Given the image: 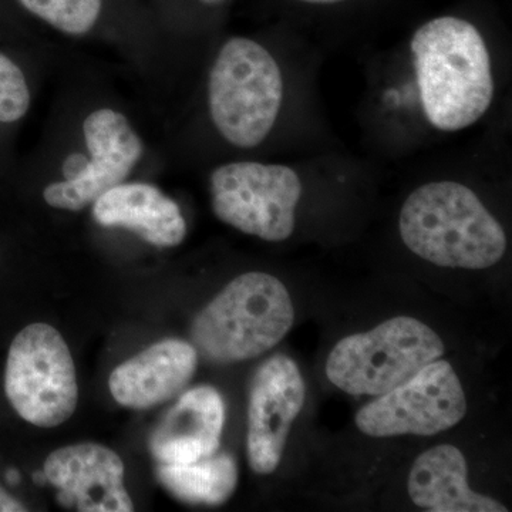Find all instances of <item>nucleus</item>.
Segmentation results:
<instances>
[{
	"label": "nucleus",
	"mask_w": 512,
	"mask_h": 512,
	"mask_svg": "<svg viewBox=\"0 0 512 512\" xmlns=\"http://www.w3.org/2000/svg\"><path fill=\"white\" fill-rule=\"evenodd\" d=\"M96 57L56 56V89L29 165L47 208L77 214L114 185L165 165L150 107L127 97Z\"/></svg>",
	"instance_id": "obj_1"
},
{
	"label": "nucleus",
	"mask_w": 512,
	"mask_h": 512,
	"mask_svg": "<svg viewBox=\"0 0 512 512\" xmlns=\"http://www.w3.org/2000/svg\"><path fill=\"white\" fill-rule=\"evenodd\" d=\"M26 20L33 47L87 55V49L116 56L160 113L177 83L180 64L158 29L146 0H12Z\"/></svg>",
	"instance_id": "obj_2"
},
{
	"label": "nucleus",
	"mask_w": 512,
	"mask_h": 512,
	"mask_svg": "<svg viewBox=\"0 0 512 512\" xmlns=\"http://www.w3.org/2000/svg\"><path fill=\"white\" fill-rule=\"evenodd\" d=\"M414 69L424 114L441 131L473 126L490 109L494 77L481 33L467 20L443 16L412 39Z\"/></svg>",
	"instance_id": "obj_3"
},
{
	"label": "nucleus",
	"mask_w": 512,
	"mask_h": 512,
	"mask_svg": "<svg viewBox=\"0 0 512 512\" xmlns=\"http://www.w3.org/2000/svg\"><path fill=\"white\" fill-rule=\"evenodd\" d=\"M404 245L443 268H490L503 259L507 237L476 192L454 181L421 185L403 204Z\"/></svg>",
	"instance_id": "obj_4"
},
{
	"label": "nucleus",
	"mask_w": 512,
	"mask_h": 512,
	"mask_svg": "<svg viewBox=\"0 0 512 512\" xmlns=\"http://www.w3.org/2000/svg\"><path fill=\"white\" fill-rule=\"evenodd\" d=\"M204 94L205 113L217 136L235 150H255L274 130L284 79L264 45L232 36L212 57Z\"/></svg>",
	"instance_id": "obj_5"
},
{
	"label": "nucleus",
	"mask_w": 512,
	"mask_h": 512,
	"mask_svg": "<svg viewBox=\"0 0 512 512\" xmlns=\"http://www.w3.org/2000/svg\"><path fill=\"white\" fill-rule=\"evenodd\" d=\"M295 309L275 276L248 272L227 286L195 318L191 339L202 356L234 363L264 355L291 330Z\"/></svg>",
	"instance_id": "obj_6"
},
{
	"label": "nucleus",
	"mask_w": 512,
	"mask_h": 512,
	"mask_svg": "<svg viewBox=\"0 0 512 512\" xmlns=\"http://www.w3.org/2000/svg\"><path fill=\"white\" fill-rule=\"evenodd\" d=\"M443 355V340L429 325L397 316L340 340L326 362V376L353 396H382Z\"/></svg>",
	"instance_id": "obj_7"
},
{
	"label": "nucleus",
	"mask_w": 512,
	"mask_h": 512,
	"mask_svg": "<svg viewBox=\"0 0 512 512\" xmlns=\"http://www.w3.org/2000/svg\"><path fill=\"white\" fill-rule=\"evenodd\" d=\"M5 393L16 413L33 426H60L76 412V367L69 346L53 326L32 323L13 339Z\"/></svg>",
	"instance_id": "obj_8"
},
{
	"label": "nucleus",
	"mask_w": 512,
	"mask_h": 512,
	"mask_svg": "<svg viewBox=\"0 0 512 512\" xmlns=\"http://www.w3.org/2000/svg\"><path fill=\"white\" fill-rule=\"evenodd\" d=\"M215 217L242 234L282 242L295 229L302 183L292 168L259 161H228L210 174Z\"/></svg>",
	"instance_id": "obj_9"
},
{
	"label": "nucleus",
	"mask_w": 512,
	"mask_h": 512,
	"mask_svg": "<svg viewBox=\"0 0 512 512\" xmlns=\"http://www.w3.org/2000/svg\"><path fill=\"white\" fill-rule=\"evenodd\" d=\"M466 413V393L457 373L446 360L437 359L362 407L355 421L370 437L434 436L456 426Z\"/></svg>",
	"instance_id": "obj_10"
},
{
	"label": "nucleus",
	"mask_w": 512,
	"mask_h": 512,
	"mask_svg": "<svg viewBox=\"0 0 512 512\" xmlns=\"http://www.w3.org/2000/svg\"><path fill=\"white\" fill-rule=\"evenodd\" d=\"M305 396L301 370L291 357L276 355L256 370L249 390L247 440L254 473L265 476L278 468Z\"/></svg>",
	"instance_id": "obj_11"
},
{
	"label": "nucleus",
	"mask_w": 512,
	"mask_h": 512,
	"mask_svg": "<svg viewBox=\"0 0 512 512\" xmlns=\"http://www.w3.org/2000/svg\"><path fill=\"white\" fill-rule=\"evenodd\" d=\"M47 481L57 488V503L80 512H131L134 504L124 487L123 460L109 447L80 443L47 457Z\"/></svg>",
	"instance_id": "obj_12"
},
{
	"label": "nucleus",
	"mask_w": 512,
	"mask_h": 512,
	"mask_svg": "<svg viewBox=\"0 0 512 512\" xmlns=\"http://www.w3.org/2000/svg\"><path fill=\"white\" fill-rule=\"evenodd\" d=\"M89 210L100 228L127 232L153 248H175L187 237V221L180 205L146 178L114 185Z\"/></svg>",
	"instance_id": "obj_13"
},
{
	"label": "nucleus",
	"mask_w": 512,
	"mask_h": 512,
	"mask_svg": "<svg viewBox=\"0 0 512 512\" xmlns=\"http://www.w3.org/2000/svg\"><path fill=\"white\" fill-rule=\"evenodd\" d=\"M198 366L194 346L180 339H165L121 363L111 373V396L121 406L147 410L183 392Z\"/></svg>",
	"instance_id": "obj_14"
},
{
	"label": "nucleus",
	"mask_w": 512,
	"mask_h": 512,
	"mask_svg": "<svg viewBox=\"0 0 512 512\" xmlns=\"http://www.w3.org/2000/svg\"><path fill=\"white\" fill-rule=\"evenodd\" d=\"M225 404L211 386L181 394L150 437V453L158 463L177 464L207 458L221 446Z\"/></svg>",
	"instance_id": "obj_15"
},
{
	"label": "nucleus",
	"mask_w": 512,
	"mask_h": 512,
	"mask_svg": "<svg viewBox=\"0 0 512 512\" xmlns=\"http://www.w3.org/2000/svg\"><path fill=\"white\" fill-rule=\"evenodd\" d=\"M467 461L450 444L430 448L414 461L409 495L417 507L433 512H505L508 508L487 495L471 490Z\"/></svg>",
	"instance_id": "obj_16"
},
{
	"label": "nucleus",
	"mask_w": 512,
	"mask_h": 512,
	"mask_svg": "<svg viewBox=\"0 0 512 512\" xmlns=\"http://www.w3.org/2000/svg\"><path fill=\"white\" fill-rule=\"evenodd\" d=\"M157 480L174 498L190 505L217 507L227 503L238 484V466L227 453L191 463H158Z\"/></svg>",
	"instance_id": "obj_17"
},
{
	"label": "nucleus",
	"mask_w": 512,
	"mask_h": 512,
	"mask_svg": "<svg viewBox=\"0 0 512 512\" xmlns=\"http://www.w3.org/2000/svg\"><path fill=\"white\" fill-rule=\"evenodd\" d=\"M56 57L35 47L29 56L0 47V131L15 133L29 119L45 77L53 76Z\"/></svg>",
	"instance_id": "obj_18"
},
{
	"label": "nucleus",
	"mask_w": 512,
	"mask_h": 512,
	"mask_svg": "<svg viewBox=\"0 0 512 512\" xmlns=\"http://www.w3.org/2000/svg\"><path fill=\"white\" fill-rule=\"evenodd\" d=\"M227 0H146L171 52L180 64L181 43L188 30V16L192 5L200 9L214 10L224 6Z\"/></svg>",
	"instance_id": "obj_19"
},
{
	"label": "nucleus",
	"mask_w": 512,
	"mask_h": 512,
	"mask_svg": "<svg viewBox=\"0 0 512 512\" xmlns=\"http://www.w3.org/2000/svg\"><path fill=\"white\" fill-rule=\"evenodd\" d=\"M26 511L25 505L19 503L12 495L6 493L0 487V512H23Z\"/></svg>",
	"instance_id": "obj_20"
},
{
	"label": "nucleus",
	"mask_w": 512,
	"mask_h": 512,
	"mask_svg": "<svg viewBox=\"0 0 512 512\" xmlns=\"http://www.w3.org/2000/svg\"><path fill=\"white\" fill-rule=\"evenodd\" d=\"M33 483L43 485L47 483V478L45 471H36L35 474H33Z\"/></svg>",
	"instance_id": "obj_21"
},
{
	"label": "nucleus",
	"mask_w": 512,
	"mask_h": 512,
	"mask_svg": "<svg viewBox=\"0 0 512 512\" xmlns=\"http://www.w3.org/2000/svg\"><path fill=\"white\" fill-rule=\"evenodd\" d=\"M6 480H8L9 483H12V484H18L19 480H20L18 471L9 470L8 474H6Z\"/></svg>",
	"instance_id": "obj_22"
},
{
	"label": "nucleus",
	"mask_w": 512,
	"mask_h": 512,
	"mask_svg": "<svg viewBox=\"0 0 512 512\" xmlns=\"http://www.w3.org/2000/svg\"><path fill=\"white\" fill-rule=\"evenodd\" d=\"M301 2L313 3V5H330V3H339L343 0H301Z\"/></svg>",
	"instance_id": "obj_23"
}]
</instances>
